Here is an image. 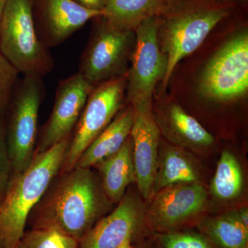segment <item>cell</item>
Instances as JSON below:
<instances>
[{"instance_id": "1", "label": "cell", "mask_w": 248, "mask_h": 248, "mask_svg": "<svg viewBox=\"0 0 248 248\" xmlns=\"http://www.w3.org/2000/svg\"><path fill=\"white\" fill-rule=\"evenodd\" d=\"M110 201L99 174L91 169L75 167L59 172L31 210V229L54 230L77 241L107 213Z\"/></svg>"}, {"instance_id": "2", "label": "cell", "mask_w": 248, "mask_h": 248, "mask_svg": "<svg viewBox=\"0 0 248 248\" xmlns=\"http://www.w3.org/2000/svg\"><path fill=\"white\" fill-rule=\"evenodd\" d=\"M72 136L35 155L26 170L11 177L0 203V244L4 248H17L29 214L62 169Z\"/></svg>"}, {"instance_id": "3", "label": "cell", "mask_w": 248, "mask_h": 248, "mask_svg": "<svg viewBox=\"0 0 248 248\" xmlns=\"http://www.w3.org/2000/svg\"><path fill=\"white\" fill-rule=\"evenodd\" d=\"M230 12L229 6L213 0H171L158 17L161 49L167 58L165 86L177 63L197 50Z\"/></svg>"}, {"instance_id": "4", "label": "cell", "mask_w": 248, "mask_h": 248, "mask_svg": "<svg viewBox=\"0 0 248 248\" xmlns=\"http://www.w3.org/2000/svg\"><path fill=\"white\" fill-rule=\"evenodd\" d=\"M32 6L33 0H8L0 22V53L19 74L43 78L55 60L37 36Z\"/></svg>"}, {"instance_id": "5", "label": "cell", "mask_w": 248, "mask_h": 248, "mask_svg": "<svg viewBox=\"0 0 248 248\" xmlns=\"http://www.w3.org/2000/svg\"><path fill=\"white\" fill-rule=\"evenodd\" d=\"M45 93L43 79L38 76H24L15 86L4 116L13 175L26 170L35 156L39 111Z\"/></svg>"}, {"instance_id": "6", "label": "cell", "mask_w": 248, "mask_h": 248, "mask_svg": "<svg viewBox=\"0 0 248 248\" xmlns=\"http://www.w3.org/2000/svg\"><path fill=\"white\" fill-rule=\"evenodd\" d=\"M95 19L78 72L93 86L126 75L135 42V31L111 27L103 16Z\"/></svg>"}, {"instance_id": "7", "label": "cell", "mask_w": 248, "mask_h": 248, "mask_svg": "<svg viewBox=\"0 0 248 248\" xmlns=\"http://www.w3.org/2000/svg\"><path fill=\"white\" fill-rule=\"evenodd\" d=\"M248 89V33L235 34L214 54L199 81L202 97L230 102L244 97Z\"/></svg>"}, {"instance_id": "8", "label": "cell", "mask_w": 248, "mask_h": 248, "mask_svg": "<svg viewBox=\"0 0 248 248\" xmlns=\"http://www.w3.org/2000/svg\"><path fill=\"white\" fill-rule=\"evenodd\" d=\"M126 75L96 85L90 93L60 172L74 169L83 152L124 107Z\"/></svg>"}, {"instance_id": "9", "label": "cell", "mask_w": 248, "mask_h": 248, "mask_svg": "<svg viewBox=\"0 0 248 248\" xmlns=\"http://www.w3.org/2000/svg\"><path fill=\"white\" fill-rule=\"evenodd\" d=\"M159 27V17H153L143 21L135 31L125 90L127 101L133 107L152 105L155 86L166 75L167 58L160 46Z\"/></svg>"}, {"instance_id": "10", "label": "cell", "mask_w": 248, "mask_h": 248, "mask_svg": "<svg viewBox=\"0 0 248 248\" xmlns=\"http://www.w3.org/2000/svg\"><path fill=\"white\" fill-rule=\"evenodd\" d=\"M94 86L78 73L59 82L53 111L37 138L35 155L73 134Z\"/></svg>"}, {"instance_id": "11", "label": "cell", "mask_w": 248, "mask_h": 248, "mask_svg": "<svg viewBox=\"0 0 248 248\" xmlns=\"http://www.w3.org/2000/svg\"><path fill=\"white\" fill-rule=\"evenodd\" d=\"M145 211V223L155 232H169L198 215L208 194L199 183L180 184L158 191Z\"/></svg>"}, {"instance_id": "12", "label": "cell", "mask_w": 248, "mask_h": 248, "mask_svg": "<svg viewBox=\"0 0 248 248\" xmlns=\"http://www.w3.org/2000/svg\"><path fill=\"white\" fill-rule=\"evenodd\" d=\"M32 14L37 36L50 49L63 43L104 12L85 9L73 0H33Z\"/></svg>"}, {"instance_id": "13", "label": "cell", "mask_w": 248, "mask_h": 248, "mask_svg": "<svg viewBox=\"0 0 248 248\" xmlns=\"http://www.w3.org/2000/svg\"><path fill=\"white\" fill-rule=\"evenodd\" d=\"M118 203L79 240L78 248H120L132 242L145 223L143 204L131 194L124 195Z\"/></svg>"}, {"instance_id": "14", "label": "cell", "mask_w": 248, "mask_h": 248, "mask_svg": "<svg viewBox=\"0 0 248 248\" xmlns=\"http://www.w3.org/2000/svg\"><path fill=\"white\" fill-rule=\"evenodd\" d=\"M130 137L133 141V159L139 191L149 200L153 196L158 168L160 131L152 105L135 106Z\"/></svg>"}, {"instance_id": "15", "label": "cell", "mask_w": 248, "mask_h": 248, "mask_svg": "<svg viewBox=\"0 0 248 248\" xmlns=\"http://www.w3.org/2000/svg\"><path fill=\"white\" fill-rule=\"evenodd\" d=\"M133 120V106L122 108L105 130L83 152L75 167L91 169L117 153L130 137Z\"/></svg>"}, {"instance_id": "16", "label": "cell", "mask_w": 248, "mask_h": 248, "mask_svg": "<svg viewBox=\"0 0 248 248\" xmlns=\"http://www.w3.org/2000/svg\"><path fill=\"white\" fill-rule=\"evenodd\" d=\"M103 188L112 203H118L130 184L136 182L133 141L129 137L117 153L96 165Z\"/></svg>"}, {"instance_id": "17", "label": "cell", "mask_w": 248, "mask_h": 248, "mask_svg": "<svg viewBox=\"0 0 248 248\" xmlns=\"http://www.w3.org/2000/svg\"><path fill=\"white\" fill-rule=\"evenodd\" d=\"M171 0H108L103 17L111 27L135 31L143 21L159 17Z\"/></svg>"}, {"instance_id": "18", "label": "cell", "mask_w": 248, "mask_h": 248, "mask_svg": "<svg viewBox=\"0 0 248 248\" xmlns=\"http://www.w3.org/2000/svg\"><path fill=\"white\" fill-rule=\"evenodd\" d=\"M163 120L162 125L169 138L183 146L207 148L215 141L208 130L177 104H170L165 111Z\"/></svg>"}, {"instance_id": "19", "label": "cell", "mask_w": 248, "mask_h": 248, "mask_svg": "<svg viewBox=\"0 0 248 248\" xmlns=\"http://www.w3.org/2000/svg\"><path fill=\"white\" fill-rule=\"evenodd\" d=\"M199 228L218 248H248V228L236 211L205 218Z\"/></svg>"}, {"instance_id": "20", "label": "cell", "mask_w": 248, "mask_h": 248, "mask_svg": "<svg viewBox=\"0 0 248 248\" xmlns=\"http://www.w3.org/2000/svg\"><path fill=\"white\" fill-rule=\"evenodd\" d=\"M199 178L198 171L184 153L176 148H169L158 163L153 195L169 186L198 183Z\"/></svg>"}, {"instance_id": "21", "label": "cell", "mask_w": 248, "mask_h": 248, "mask_svg": "<svg viewBox=\"0 0 248 248\" xmlns=\"http://www.w3.org/2000/svg\"><path fill=\"white\" fill-rule=\"evenodd\" d=\"M244 174L239 161L230 151L222 152L210 185L212 194L221 201L239 197L244 188Z\"/></svg>"}, {"instance_id": "22", "label": "cell", "mask_w": 248, "mask_h": 248, "mask_svg": "<svg viewBox=\"0 0 248 248\" xmlns=\"http://www.w3.org/2000/svg\"><path fill=\"white\" fill-rule=\"evenodd\" d=\"M79 241L71 236L47 229L24 232L17 248H78Z\"/></svg>"}, {"instance_id": "23", "label": "cell", "mask_w": 248, "mask_h": 248, "mask_svg": "<svg viewBox=\"0 0 248 248\" xmlns=\"http://www.w3.org/2000/svg\"><path fill=\"white\" fill-rule=\"evenodd\" d=\"M158 248H218L205 235L192 231L156 232Z\"/></svg>"}, {"instance_id": "24", "label": "cell", "mask_w": 248, "mask_h": 248, "mask_svg": "<svg viewBox=\"0 0 248 248\" xmlns=\"http://www.w3.org/2000/svg\"><path fill=\"white\" fill-rule=\"evenodd\" d=\"M19 74L7 60L0 53V117H3L7 109L19 79Z\"/></svg>"}, {"instance_id": "25", "label": "cell", "mask_w": 248, "mask_h": 248, "mask_svg": "<svg viewBox=\"0 0 248 248\" xmlns=\"http://www.w3.org/2000/svg\"><path fill=\"white\" fill-rule=\"evenodd\" d=\"M12 175L5 139L4 117H0V203L6 196Z\"/></svg>"}, {"instance_id": "26", "label": "cell", "mask_w": 248, "mask_h": 248, "mask_svg": "<svg viewBox=\"0 0 248 248\" xmlns=\"http://www.w3.org/2000/svg\"><path fill=\"white\" fill-rule=\"evenodd\" d=\"M85 9L93 11H104L108 0H73Z\"/></svg>"}, {"instance_id": "27", "label": "cell", "mask_w": 248, "mask_h": 248, "mask_svg": "<svg viewBox=\"0 0 248 248\" xmlns=\"http://www.w3.org/2000/svg\"><path fill=\"white\" fill-rule=\"evenodd\" d=\"M238 216L245 226L248 228V210L247 208H243L237 210Z\"/></svg>"}, {"instance_id": "28", "label": "cell", "mask_w": 248, "mask_h": 248, "mask_svg": "<svg viewBox=\"0 0 248 248\" xmlns=\"http://www.w3.org/2000/svg\"><path fill=\"white\" fill-rule=\"evenodd\" d=\"M7 1L8 0H0V22H1V17L4 14Z\"/></svg>"}, {"instance_id": "29", "label": "cell", "mask_w": 248, "mask_h": 248, "mask_svg": "<svg viewBox=\"0 0 248 248\" xmlns=\"http://www.w3.org/2000/svg\"><path fill=\"white\" fill-rule=\"evenodd\" d=\"M131 241H127L126 243H125L123 245V246H122V247H120V248H134L133 246H132Z\"/></svg>"}, {"instance_id": "30", "label": "cell", "mask_w": 248, "mask_h": 248, "mask_svg": "<svg viewBox=\"0 0 248 248\" xmlns=\"http://www.w3.org/2000/svg\"><path fill=\"white\" fill-rule=\"evenodd\" d=\"M0 248H4V247H3L2 245H1V244H0Z\"/></svg>"}]
</instances>
